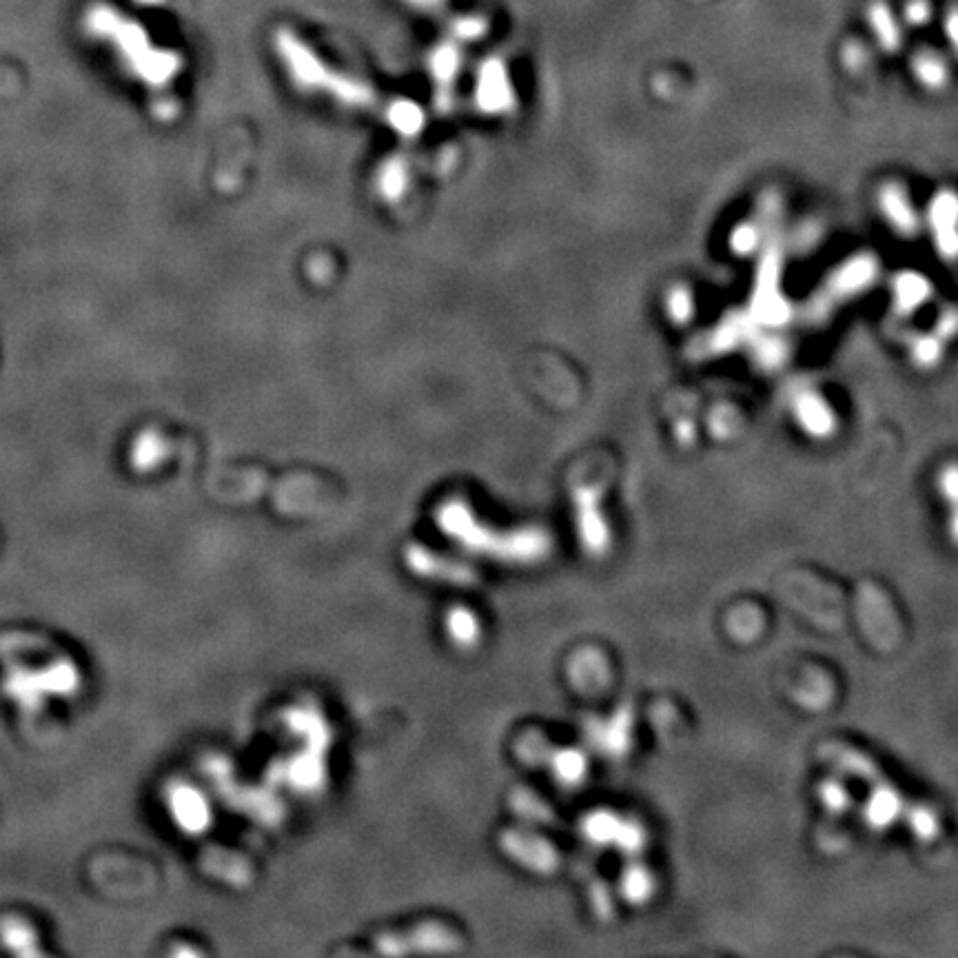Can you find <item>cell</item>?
Masks as SVG:
<instances>
[{
    "label": "cell",
    "mask_w": 958,
    "mask_h": 958,
    "mask_svg": "<svg viewBox=\"0 0 958 958\" xmlns=\"http://www.w3.org/2000/svg\"><path fill=\"white\" fill-rule=\"evenodd\" d=\"M821 759L828 766L843 774V777L856 779L868 786V797L861 803L859 819L868 830L883 834L896 825H903L905 814L910 810L912 799L894 786V783L885 777L879 763L870 759L868 754L856 750L848 743H825L821 748Z\"/></svg>",
    "instance_id": "1"
},
{
    "label": "cell",
    "mask_w": 958,
    "mask_h": 958,
    "mask_svg": "<svg viewBox=\"0 0 958 958\" xmlns=\"http://www.w3.org/2000/svg\"><path fill=\"white\" fill-rule=\"evenodd\" d=\"M275 47H278L280 58L284 60V65L289 67L291 76L300 87L326 91V94L338 98L344 105H369L373 100L369 87L349 76L335 74L333 69L326 67L322 60L315 56L313 49L304 45L289 29H280V32L275 34Z\"/></svg>",
    "instance_id": "2"
},
{
    "label": "cell",
    "mask_w": 958,
    "mask_h": 958,
    "mask_svg": "<svg viewBox=\"0 0 958 958\" xmlns=\"http://www.w3.org/2000/svg\"><path fill=\"white\" fill-rule=\"evenodd\" d=\"M927 227L932 231L936 251L945 260H958V193L943 189L927 207Z\"/></svg>",
    "instance_id": "3"
},
{
    "label": "cell",
    "mask_w": 958,
    "mask_h": 958,
    "mask_svg": "<svg viewBox=\"0 0 958 958\" xmlns=\"http://www.w3.org/2000/svg\"><path fill=\"white\" fill-rule=\"evenodd\" d=\"M792 415L801 431L814 440H828L837 431V415L830 409V404L812 389H803L794 395Z\"/></svg>",
    "instance_id": "4"
},
{
    "label": "cell",
    "mask_w": 958,
    "mask_h": 958,
    "mask_svg": "<svg viewBox=\"0 0 958 958\" xmlns=\"http://www.w3.org/2000/svg\"><path fill=\"white\" fill-rule=\"evenodd\" d=\"M879 264L872 256H856L854 260L845 262L843 267L832 273V278L825 282L823 300L832 304V300H845L850 295L861 293L874 280Z\"/></svg>",
    "instance_id": "5"
},
{
    "label": "cell",
    "mask_w": 958,
    "mask_h": 958,
    "mask_svg": "<svg viewBox=\"0 0 958 958\" xmlns=\"http://www.w3.org/2000/svg\"><path fill=\"white\" fill-rule=\"evenodd\" d=\"M879 209L885 222H888L899 236L914 238L916 233L921 231L919 213H916L907 191L901 185H896V182H888V185L881 187Z\"/></svg>",
    "instance_id": "6"
},
{
    "label": "cell",
    "mask_w": 958,
    "mask_h": 958,
    "mask_svg": "<svg viewBox=\"0 0 958 958\" xmlns=\"http://www.w3.org/2000/svg\"><path fill=\"white\" fill-rule=\"evenodd\" d=\"M477 103L491 111L508 109V105L513 103L511 83H508V74L502 60H486L482 69H479Z\"/></svg>",
    "instance_id": "7"
},
{
    "label": "cell",
    "mask_w": 958,
    "mask_h": 958,
    "mask_svg": "<svg viewBox=\"0 0 958 958\" xmlns=\"http://www.w3.org/2000/svg\"><path fill=\"white\" fill-rule=\"evenodd\" d=\"M892 295H894L896 311L903 315H910L927 302V298L932 295V287L923 275L907 271V273H899L894 278Z\"/></svg>",
    "instance_id": "8"
},
{
    "label": "cell",
    "mask_w": 958,
    "mask_h": 958,
    "mask_svg": "<svg viewBox=\"0 0 958 958\" xmlns=\"http://www.w3.org/2000/svg\"><path fill=\"white\" fill-rule=\"evenodd\" d=\"M171 812L185 830L200 832L207 825V805L198 797V792L189 788H176L171 794Z\"/></svg>",
    "instance_id": "9"
},
{
    "label": "cell",
    "mask_w": 958,
    "mask_h": 958,
    "mask_svg": "<svg viewBox=\"0 0 958 958\" xmlns=\"http://www.w3.org/2000/svg\"><path fill=\"white\" fill-rule=\"evenodd\" d=\"M868 25L872 27V32L876 36V43L881 45L883 52L894 54L901 49V27L896 23V18L892 14V9L876 0L872 7L868 9Z\"/></svg>",
    "instance_id": "10"
},
{
    "label": "cell",
    "mask_w": 958,
    "mask_h": 958,
    "mask_svg": "<svg viewBox=\"0 0 958 958\" xmlns=\"http://www.w3.org/2000/svg\"><path fill=\"white\" fill-rule=\"evenodd\" d=\"M903 825L907 828V832L912 834V839H916L919 843H925V845L934 843L943 832L939 814H936V810L930 808V805L921 803V801H912L910 810H907V814H905Z\"/></svg>",
    "instance_id": "11"
},
{
    "label": "cell",
    "mask_w": 958,
    "mask_h": 958,
    "mask_svg": "<svg viewBox=\"0 0 958 958\" xmlns=\"http://www.w3.org/2000/svg\"><path fill=\"white\" fill-rule=\"evenodd\" d=\"M912 71L916 80L930 91L943 89L947 85V80H950V69H947V63L936 52L916 54L912 60Z\"/></svg>",
    "instance_id": "12"
},
{
    "label": "cell",
    "mask_w": 958,
    "mask_h": 958,
    "mask_svg": "<svg viewBox=\"0 0 958 958\" xmlns=\"http://www.w3.org/2000/svg\"><path fill=\"white\" fill-rule=\"evenodd\" d=\"M817 799L825 812L834 814V817H843L848 814L854 805L852 794L848 786L839 777H825L817 786Z\"/></svg>",
    "instance_id": "13"
},
{
    "label": "cell",
    "mask_w": 958,
    "mask_h": 958,
    "mask_svg": "<svg viewBox=\"0 0 958 958\" xmlns=\"http://www.w3.org/2000/svg\"><path fill=\"white\" fill-rule=\"evenodd\" d=\"M431 69L440 87L448 91L453 78L457 76V69H460V49H457L453 43H442L431 56Z\"/></svg>",
    "instance_id": "14"
},
{
    "label": "cell",
    "mask_w": 958,
    "mask_h": 958,
    "mask_svg": "<svg viewBox=\"0 0 958 958\" xmlns=\"http://www.w3.org/2000/svg\"><path fill=\"white\" fill-rule=\"evenodd\" d=\"M910 353L916 364L923 366V369H930V366L939 364L943 358V338L939 333L919 335V338L912 342Z\"/></svg>",
    "instance_id": "15"
},
{
    "label": "cell",
    "mask_w": 958,
    "mask_h": 958,
    "mask_svg": "<svg viewBox=\"0 0 958 958\" xmlns=\"http://www.w3.org/2000/svg\"><path fill=\"white\" fill-rule=\"evenodd\" d=\"M0 934H3V943L12 947L18 954H34L36 950V941H34V932L29 930L25 921H3V927H0Z\"/></svg>",
    "instance_id": "16"
},
{
    "label": "cell",
    "mask_w": 958,
    "mask_h": 958,
    "mask_svg": "<svg viewBox=\"0 0 958 958\" xmlns=\"http://www.w3.org/2000/svg\"><path fill=\"white\" fill-rule=\"evenodd\" d=\"M936 491H939V497L947 504V508L958 504V464H947L936 475Z\"/></svg>",
    "instance_id": "17"
},
{
    "label": "cell",
    "mask_w": 958,
    "mask_h": 958,
    "mask_svg": "<svg viewBox=\"0 0 958 958\" xmlns=\"http://www.w3.org/2000/svg\"><path fill=\"white\" fill-rule=\"evenodd\" d=\"M905 20L914 27H925L932 20V5L930 0H907L905 5Z\"/></svg>",
    "instance_id": "18"
},
{
    "label": "cell",
    "mask_w": 958,
    "mask_h": 958,
    "mask_svg": "<svg viewBox=\"0 0 958 958\" xmlns=\"http://www.w3.org/2000/svg\"><path fill=\"white\" fill-rule=\"evenodd\" d=\"M486 32V23L477 16H466V18H457L453 23V36L462 38V40H475Z\"/></svg>",
    "instance_id": "19"
},
{
    "label": "cell",
    "mask_w": 958,
    "mask_h": 958,
    "mask_svg": "<svg viewBox=\"0 0 958 958\" xmlns=\"http://www.w3.org/2000/svg\"><path fill=\"white\" fill-rule=\"evenodd\" d=\"M393 122L397 127H402L404 131H415L417 125H420V109H417L415 105H409V103H402V105H395L393 107Z\"/></svg>",
    "instance_id": "20"
},
{
    "label": "cell",
    "mask_w": 958,
    "mask_h": 958,
    "mask_svg": "<svg viewBox=\"0 0 958 958\" xmlns=\"http://www.w3.org/2000/svg\"><path fill=\"white\" fill-rule=\"evenodd\" d=\"M757 240H759L757 229L750 227V224H741V227L735 231V236H732V247H735V251L739 253H750L754 247H757Z\"/></svg>",
    "instance_id": "21"
},
{
    "label": "cell",
    "mask_w": 958,
    "mask_h": 958,
    "mask_svg": "<svg viewBox=\"0 0 958 958\" xmlns=\"http://www.w3.org/2000/svg\"><path fill=\"white\" fill-rule=\"evenodd\" d=\"M945 36L950 40L954 54L958 56V7L952 5L945 14Z\"/></svg>",
    "instance_id": "22"
},
{
    "label": "cell",
    "mask_w": 958,
    "mask_h": 958,
    "mask_svg": "<svg viewBox=\"0 0 958 958\" xmlns=\"http://www.w3.org/2000/svg\"><path fill=\"white\" fill-rule=\"evenodd\" d=\"M672 315H675L677 320H684L690 315L692 311V304H690V295L686 291H677L675 293V298H672Z\"/></svg>",
    "instance_id": "23"
},
{
    "label": "cell",
    "mask_w": 958,
    "mask_h": 958,
    "mask_svg": "<svg viewBox=\"0 0 958 958\" xmlns=\"http://www.w3.org/2000/svg\"><path fill=\"white\" fill-rule=\"evenodd\" d=\"M956 333H958V311H947L941 318L939 335L945 340L947 335H956Z\"/></svg>",
    "instance_id": "24"
},
{
    "label": "cell",
    "mask_w": 958,
    "mask_h": 958,
    "mask_svg": "<svg viewBox=\"0 0 958 958\" xmlns=\"http://www.w3.org/2000/svg\"><path fill=\"white\" fill-rule=\"evenodd\" d=\"M947 535H950L952 544L958 546V504L950 506V517H947Z\"/></svg>",
    "instance_id": "25"
},
{
    "label": "cell",
    "mask_w": 958,
    "mask_h": 958,
    "mask_svg": "<svg viewBox=\"0 0 958 958\" xmlns=\"http://www.w3.org/2000/svg\"><path fill=\"white\" fill-rule=\"evenodd\" d=\"M404 3H409L417 9H428V12H433V9L444 7L446 0H404Z\"/></svg>",
    "instance_id": "26"
}]
</instances>
